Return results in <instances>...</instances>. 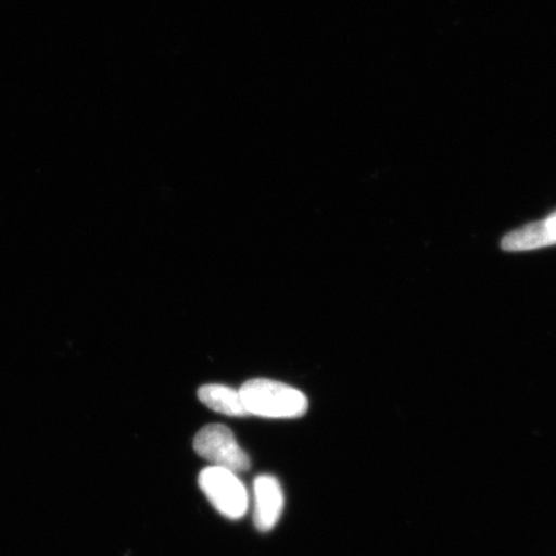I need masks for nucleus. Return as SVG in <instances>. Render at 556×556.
Returning a JSON list of instances; mask_svg holds the SVG:
<instances>
[{"mask_svg": "<svg viewBox=\"0 0 556 556\" xmlns=\"http://www.w3.org/2000/svg\"><path fill=\"white\" fill-rule=\"evenodd\" d=\"M249 415L267 419H296L308 409V400L298 389L269 379H252L240 389Z\"/></svg>", "mask_w": 556, "mask_h": 556, "instance_id": "1", "label": "nucleus"}, {"mask_svg": "<svg viewBox=\"0 0 556 556\" xmlns=\"http://www.w3.org/2000/svg\"><path fill=\"white\" fill-rule=\"evenodd\" d=\"M199 485L222 516L232 520L245 517L249 509V495L236 472L219 467H208L200 472Z\"/></svg>", "mask_w": 556, "mask_h": 556, "instance_id": "2", "label": "nucleus"}, {"mask_svg": "<svg viewBox=\"0 0 556 556\" xmlns=\"http://www.w3.org/2000/svg\"><path fill=\"white\" fill-rule=\"evenodd\" d=\"M193 448L197 454L213 467L238 472H245L252 462L245 451L240 447L232 430L222 424H208L194 437Z\"/></svg>", "mask_w": 556, "mask_h": 556, "instance_id": "3", "label": "nucleus"}, {"mask_svg": "<svg viewBox=\"0 0 556 556\" xmlns=\"http://www.w3.org/2000/svg\"><path fill=\"white\" fill-rule=\"evenodd\" d=\"M254 525L256 530L273 531L283 510V492L280 482L269 475L254 481Z\"/></svg>", "mask_w": 556, "mask_h": 556, "instance_id": "4", "label": "nucleus"}, {"mask_svg": "<svg viewBox=\"0 0 556 556\" xmlns=\"http://www.w3.org/2000/svg\"><path fill=\"white\" fill-rule=\"evenodd\" d=\"M556 245V212L544 220L534 222L506 235L502 248L506 252H528Z\"/></svg>", "mask_w": 556, "mask_h": 556, "instance_id": "5", "label": "nucleus"}, {"mask_svg": "<svg viewBox=\"0 0 556 556\" xmlns=\"http://www.w3.org/2000/svg\"><path fill=\"white\" fill-rule=\"evenodd\" d=\"M199 400L215 413L233 417L248 416L240 391L222 384H206L199 389Z\"/></svg>", "mask_w": 556, "mask_h": 556, "instance_id": "6", "label": "nucleus"}]
</instances>
